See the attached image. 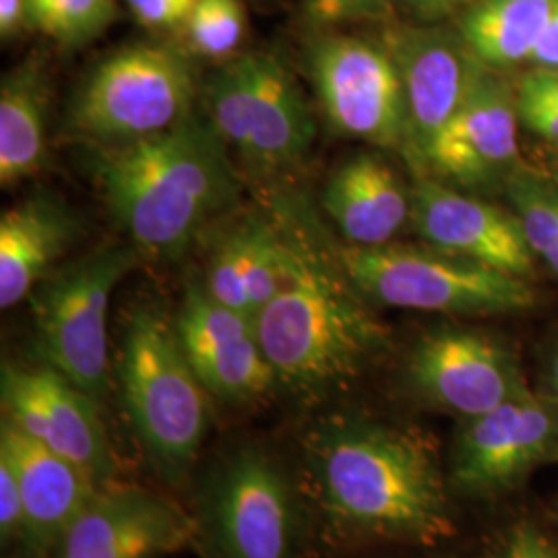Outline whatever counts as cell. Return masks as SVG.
<instances>
[{"instance_id": "14", "label": "cell", "mask_w": 558, "mask_h": 558, "mask_svg": "<svg viewBox=\"0 0 558 558\" xmlns=\"http://www.w3.org/2000/svg\"><path fill=\"white\" fill-rule=\"evenodd\" d=\"M177 329L207 393L228 403H253L278 387L255 320L214 299L203 279H186Z\"/></svg>"}, {"instance_id": "10", "label": "cell", "mask_w": 558, "mask_h": 558, "mask_svg": "<svg viewBox=\"0 0 558 558\" xmlns=\"http://www.w3.org/2000/svg\"><path fill=\"white\" fill-rule=\"evenodd\" d=\"M205 509L221 558H296V495L278 461L259 449H239L221 463Z\"/></svg>"}, {"instance_id": "34", "label": "cell", "mask_w": 558, "mask_h": 558, "mask_svg": "<svg viewBox=\"0 0 558 558\" xmlns=\"http://www.w3.org/2000/svg\"><path fill=\"white\" fill-rule=\"evenodd\" d=\"M32 27L27 0H0V36L9 41Z\"/></svg>"}, {"instance_id": "32", "label": "cell", "mask_w": 558, "mask_h": 558, "mask_svg": "<svg viewBox=\"0 0 558 558\" xmlns=\"http://www.w3.org/2000/svg\"><path fill=\"white\" fill-rule=\"evenodd\" d=\"M490 558H558V550L538 527L519 523L500 539Z\"/></svg>"}, {"instance_id": "7", "label": "cell", "mask_w": 558, "mask_h": 558, "mask_svg": "<svg viewBox=\"0 0 558 558\" xmlns=\"http://www.w3.org/2000/svg\"><path fill=\"white\" fill-rule=\"evenodd\" d=\"M197 96L191 52L140 41L106 54L69 106V129L94 145L143 140L186 119Z\"/></svg>"}, {"instance_id": "23", "label": "cell", "mask_w": 558, "mask_h": 558, "mask_svg": "<svg viewBox=\"0 0 558 558\" xmlns=\"http://www.w3.org/2000/svg\"><path fill=\"white\" fill-rule=\"evenodd\" d=\"M50 85L40 60L21 62L0 83V184L15 186L48 160Z\"/></svg>"}, {"instance_id": "35", "label": "cell", "mask_w": 558, "mask_h": 558, "mask_svg": "<svg viewBox=\"0 0 558 558\" xmlns=\"http://www.w3.org/2000/svg\"><path fill=\"white\" fill-rule=\"evenodd\" d=\"M532 69H548V71H558V11L553 21L548 23L544 36L539 38L536 50L527 60Z\"/></svg>"}, {"instance_id": "4", "label": "cell", "mask_w": 558, "mask_h": 558, "mask_svg": "<svg viewBox=\"0 0 558 558\" xmlns=\"http://www.w3.org/2000/svg\"><path fill=\"white\" fill-rule=\"evenodd\" d=\"M120 383L126 414L149 458L180 476L209 426L207 391L182 348L177 320L154 306L131 313L122 336Z\"/></svg>"}, {"instance_id": "22", "label": "cell", "mask_w": 558, "mask_h": 558, "mask_svg": "<svg viewBox=\"0 0 558 558\" xmlns=\"http://www.w3.org/2000/svg\"><path fill=\"white\" fill-rule=\"evenodd\" d=\"M80 234L73 209L54 193L38 191L0 218V306L32 296Z\"/></svg>"}, {"instance_id": "2", "label": "cell", "mask_w": 558, "mask_h": 558, "mask_svg": "<svg viewBox=\"0 0 558 558\" xmlns=\"http://www.w3.org/2000/svg\"><path fill=\"white\" fill-rule=\"evenodd\" d=\"M288 242L286 278L255 325L278 385L300 398H323L360 377L389 333L345 276L333 239L319 221L278 201Z\"/></svg>"}, {"instance_id": "18", "label": "cell", "mask_w": 558, "mask_h": 558, "mask_svg": "<svg viewBox=\"0 0 558 558\" xmlns=\"http://www.w3.org/2000/svg\"><path fill=\"white\" fill-rule=\"evenodd\" d=\"M195 523L174 500L140 486L98 490L60 542V558H158L184 548Z\"/></svg>"}, {"instance_id": "36", "label": "cell", "mask_w": 558, "mask_h": 558, "mask_svg": "<svg viewBox=\"0 0 558 558\" xmlns=\"http://www.w3.org/2000/svg\"><path fill=\"white\" fill-rule=\"evenodd\" d=\"M544 398L550 399L553 403L558 405V352L550 360L548 371H546V393Z\"/></svg>"}, {"instance_id": "13", "label": "cell", "mask_w": 558, "mask_h": 558, "mask_svg": "<svg viewBox=\"0 0 558 558\" xmlns=\"http://www.w3.org/2000/svg\"><path fill=\"white\" fill-rule=\"evenodd\" d=\"M410 379L422 398L463 420L530 393L518 360L505 345L459 327L420 338L410 359Z\"/></svg>"}, {"instance_id": "27", "label": "cell", "mask_w": 558, "mask_h": 558, "mask_svg": "<svg viewBox=\"0 0 558 558\" xmlns=\"http://www.w3.org/2000/svg\"><path fill=\"white\" fill-rule=\"evenodd\" d=\"M246 29L242 0H199L180 34L189 52L203 59L228 60L239 52Z\"/></svg>"}, {"instance_id": "8", "label": "cell", "mask_w": 558, "mask_h": 558, "mask_svg": "<svg viewBox=\"0 0 558 558\" xmlns=\"http://www.w3.org/2000/svg\"><path fill=\"white\" fill-rule=\"evenodd\" d=\"M140 259V248L131 242L104 246L48 274L32 292L36 345L44 364L96 401L110 387V299Z\"/></svg>"}, {"instance_id": "3", "label": "cell", "mask_w": 558, "mask_h": 558, "mask_svg": "<svg viewBox=\"0 0 558 558\" xmlns=\"http://www.w3.org/2000/svg\"><path fill=\"white\" fill-rule=\"evenodd\" d=\"M92 161L108 214L154 259H177L242 191L230 147L199 112L143 140L96 145Z\"/></svg>"}, {"instance_id": "1", "label": "cell", "mask_w": 558, "mask_h": 558, "mask_svg": "<svg viewBox=\"0 0 558 558\" xmlns=\"http://www.w3.org/2000/svg\"><path fill=\"white\" fill-rule=\"evenodd\" d=\"M304 468L320 515L343 534L433 546L458 532L439 458L416 430L323 420L304 440Z\"/></svg>"}, {"instance_id": "31", "label": "cell", "mask_w": 558, "mask_h": 558, "mask_svg": "<svg viewBox=\"0 0 558 558\" xmlns=\"http://www.w3.org/2000/svg\"><path fill=\"white\" fill-rule=\"evenodd\" d=\"M0 534L4 542L27 534L20 482L4 458H0Z\"/></svg>"}, {"instance_id": "17", "label": "cell", "mask_w": 558, "mask_h": 558, "mask_svg": "<svg viewBox=\"0 0 558 558\" xmlns=\"http://www.w3.org/2000/svg\"><path fill=\"white\" fill-rule=\"evenodd\" d=\"M2 410L25 435L71 459L96 482L112 472V453L96 399L59 371L44 364L25 368L4 362L0 375Z\"/></svg>"}, {"instance_id": "12", "label": "cell", "mask_w": 558, "mask_h": 558, "mask_svg": "<svg viewBox=\"0 0 558 558\" xmlns=\"http://www.w3.org/2000/svg\"><path fill=\"white\" fill-rule=\"evenodd\" d=\"M515 85L484 69L453 119L433 143L424 172L468 193L502 191L519 168Z\"/></svg>"}, {"instance_id": "15", "label": "cell", "mask_w": 558, "mask_h": 558, "mask_svg": "<svg viewBox=\"0 0 558 558\" xmlns=\"http://www.w3.org/2000/svg\"><path fill=\"white\" fill-rule=\"evenodd\" d=\"M558 445V405L532 391L499 408L463 420L451 482L468 495H493L548 458Z\"/></svg>"}, {"instance_id": "33", "label": "cell", "mask_w": 558, "mask_h": 558, "mask_svg": "<svg viewBox=\"0 0 558 558\" xmlns=\"http://www.w3.org/2000/svg\"><path fill=\"white\" fill-rule=\"evenodd\" d=\"M401 7L418 23H440L458 17L474 0H399Z\"/></svg>"}, {"instance_id": "11", "label": "cell", "mask_w": 558, "mask_h": 558, "mask_svg": "<svg viewBox=\"0 0 558 558\" xmlns=\"http://www.w3.org/2000/svg\"><path fill=\"white\" fill-rule=\"evenodd\" d=\"M405 106L403 158L414 177L424 172L428 151L445 124L453 119L486 64L472 52L458 27L440 23L398 25L385 32Z\"/></svg>"}, {"instance_id": "28", "label": "cell", "mask_w": 558, "mask_h": 558, "mask_svg": "<svg viewBox=\"0 0 558 558\" xmlns=\"http://www.w3.org/2000/svg\"><path fill=\"white\" fill-rule=\"evenodd\" d=\"M513 85L519 122L542 140L558 141V71L532 69Z\"/></svg>"}, {"instance_id": "25", "label": "cell", "mask_w": 558, "mask_h": 558, "mask_svg": "<svg viewBox=\"0 0 558 558\" xmlns=\"http://www.w3.org/2000/svg\"><path fill=\"white\" fill-rule=\"evenodd\" d=\"M502 193L518 216L536 259L558 278V180L539 177L519 166L505 180Z\"/></svg>"}, {"instance_id": "29", "label": "cell", "mask_w": 558, "mask_h": 558, "mask_svg": "<svg viewBox=\"0 0 558 558\" xmlns=\"http://www.w3.org/2000/svg\"><path fill=\"white\" fill-rule=\"evenodd\" d=\"M399 0H302L306 21L317 29H336L354 21L379 20Z\"/></svg>"}, {"instance_id": "5", "label": "cell", "mask_w": 558, "mask_h": 558, "mask_svg": "<svg viewBox=\"0 0 558 558\" xmlns=\"http://www.w3.org/2000/svg\"><path fill=\"white\" fill-rule=\"evenodd\" d=\"M339 263L368 302L453 317L513 315L534 306L527 279L428 244L387 242L354 246L336 242Z\"/></svg>"}, {"instance_id": "21", "label": "cell", "mask_w": 558, "mask_h": 558, "mask_svg": "<svg viewBox=\"0 0 558 558\" xmlns=\"http://www.w3.org/2000/svg\"><path fill=\"white\" fill-rule=\"evenodd\" d=\"M288 242L278 211L248 214L223 230L207 259L203 283L223 306L257 320L286 278Z\"/></svg>"}, {"instance_id": "9", "label": "cell", "mask_w": 558, "mask_h": 558, "mask_svg": "<svg viewBox=\"0 0 558 558\" xmlns=\"http://www.w3.org/2000/svg\"><path fill=\"white\" fill-rule=\"evenodd\" d=\"M308 77L333 133L380 149H403V87L385 40L319 32L308 46Z\"/></svg>"}, {"instance_id": "37", "label": "cell", "mask_w": 558, "mask_h": 558, "mask_svg": "<svg viewBox=\"0 0 558 558\" xmlns=\"http://www.w3.org/2000/svg\"><path fill=\"white\" fill-rule=\"evenodd\" d=\"M557 180H558V161H557Z\"/></svg>"}, {"instance_id": "16", "label": "cell", "mask_w": 558, "mask_h": 558, "mask_svg": "<svg viewBox=\"0 0 558 558\" xmlns=\"http://www.w3.org/2000/svg\"><path fill=\"white\" fill-rule=\"evenodd\" d=\"M410 223L433 248L521 279L536 276V255L518 216L476 193L433 177H414Z\"/></svg>"}, {"instance_id": "26", "label": "cell", "mask_w": 558, "mask_h": 558, "mask_svg": "<svg viewBox=\"0 0 558 558\" xmlns=\"http://www.w3.org/2000/svg\"><path fill=\"white\" fill-rule=\"evenodd\" d=\"M29 23L64 48L96 40L119 20V0H27Z\"/></svg>"}, {"instance_id": "19", "label": "cell", "mask_w": 558, "mask_h": 558, "mask_svg": "<svg viewBox=\"0 0 558 558\" xmlns=\"http://www.w3.org/2000/svg\"><path fill=\"white\" fill-rule=\"evenodd\" d=\"M0 458L11 463L20 482L25 536L38 546L62 542L98 493L96 480L7 418L0 428Z\"/></svg>"}, {"instance_id": "30", "label": "cell", "mask_w": 558, "mask_h": 558, "mask_svg": "<svg viewBox=\"0 0 558 558\" xmlns=\"http://www.w3.org/2000/svg\"><path fill=\"white\" fill-rule=\"evenodd\" d=\"M199 0H124L140 25L154 32H180Z\"/></svg>"}, {"instance_id": "6", "label": "cell", "mask_w": 558, "mask_h": 558, "mask_svg": "<svg viewBox=\"0 0 558 558\" xmlns=\"http://www.w3.org/2000/svg\"><path fill=\"white\" fill-rule=\"evenodd\" d=\"M203 106L226 145L267 179L299 168L317 137L302 85L274 52L223 60L203 85Z\"/></svg>"}, {"instance_id": "24", "label": "cell", "mask_w": 558, "mask_h": 558, "mask_svg": "<svg viewBox=\"0 0 558 558\" xmlns=\"http://www.w3.org/2000/svg\"><path fill=\"white\" fill-rule=\"evenodd\" d=\"M558 11V0H474L458 15V32L488 69L527 64Z\"/></svg>"}, {"instance_id": "20", "label": "cell", "mask_w": 558, "mask_h": 558, "mask_svg": "<svg viewBox=\"0 0 558 558\" xmlns=\"http://www.w3.org/2000/svg\"><path fill=\"white\" fill-rule=\"evenodd\" d=\"M320 209L345 244L380 246L412 218V184L375 151L341 161L320 191Z\"/></svg>"}]
</instances>
